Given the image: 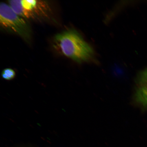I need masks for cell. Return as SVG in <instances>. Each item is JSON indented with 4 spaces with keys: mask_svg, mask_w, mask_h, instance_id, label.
Returning <instances> with one entry per match:
<instances>
[{
    "mask_svg": "<svg viewBox=\"0 0 147 147\" xmlns=\"http://www.w3.org/2000/svg\"><path fill=\"white\" fill-rule=\"evenodd\" d=\"M55 41L62 54L78 63L94 60L93 49L74 29L58 34L55 36Z\"/></svg>",
    "mask_w": 147,
    "mask_h": 147,
    "instance_id": "6da1fadb",
    "label": "cell"
},
{
    "mask_svg": "<svg viewBox=\"0 0 147 147\" xmlns=\"http://www.w3.org/2000/svg\"><path fill=\"white\" fill-rule=\"evenodd\" d=\"M0 24L3 28L16 33L27 41L30 38V29L25 19L4 3H1L0 5Z\"/></svg>",
    "mask_w": 147,
    "mask_h": 147,
    "instance_id": "7a4b0ae2",
    "label": "cell"
},
{
    "mask_svg": "<svg viewBox=\"0 0 147 147\" xmlns=\"http://www.w3.org/2000/svg\"><path fill=\"white\" fill-rule=\"evenodd\" d=\"M8 2L14 11L24 19L45 16L49 11V5L45 1L13 0Z\"/></svg>",
    "mask_w": 147,
    "mask_h": 147,
    "instance_id": "3957f363",
    "label": "cell"
},
{
    "mask_svg": "<svg viewBox=\"0 0 147 147\" xmlns=\"http://www.w3.org/2000/svg\"><path fill=\"white\" fill-rule=\"evenodd\" d=\"M135 102L147 109V67L140 71L136 80Z\"/></svg>",
    "mask_w": 147,
    "mask_h": 147,
    "instance_id": "277c9868",
    "label": "cell"
},
{
    "mask_svg": "<svg viewBox=\"0 0 147 147\" xmlns=\"http://www.w3.org/2000/svg\"><path fill=\"white\" fill-rule=\"evenodd\" d=\"M16 76V73L14 70L10 68L5 69L1 73V76L3 78L7 80H11Z\"/></svg>",
    "mask_w": 147,
    "mask_h": 147,
    "instance_id": "5b68a950",
    "label": "cell"
}]
</instances>
